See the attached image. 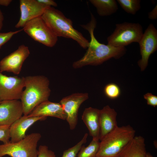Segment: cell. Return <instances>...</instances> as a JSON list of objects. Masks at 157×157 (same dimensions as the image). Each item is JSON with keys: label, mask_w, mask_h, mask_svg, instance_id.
Masks as SVG:
<instances>
[{"label": "cell", "mask_w": 157, "mask_h": 157, "mask_svg": "<svg viewBox=\"0 0 157 157\" xmlns=\"http://www.w3.org/2000/svg\"><path fill=\"white\" fill-rule=\"evenodd\" d=\"M97 22L91 13V20L87 24L81 26L89 33L90 40L84 56L74 62L73 67L77 69L88 65H97L112 58L118 59L122 56L126 51L125 47H116L99 42L94 34Z\"/></svg>", "instance_id": "1"}, {"label": "cell", "mask_w": 157, "mask_h": 157, "mask_svg": "<svg viewBox=\"0 0 157 157\" xmlns=\"http://www.w3.org/2000/svg\"><path fill=\"white\" fill-rule=\"evenodd\" d=\"M24 78L25 89L20 99L24 115H27L40 104L48 100L51 90L49 80L45 76H29Z\"/></svg>", "instance_id": "2"}, {"label": "cell", "mask_w": 157, "mask_h": 157, "mask_svg": "<svg viewBox=\"0 0 157 157\" xmlns=\"http://www.w3.org/2000/svg\"><path fill=\"white\" fill-rule=\"evenodd\" d=\"M42 17L57 37L72 39L84 49L88 48L89 42L80 32L74 28L72 22L60 11L53 7L46 9Z\"/></svg>", "instance_id": "3"}, {"label": "cell", "mask_w": 157, "mask_h": 157, "mask_svg": "<svg viewBox=\"0 0 157 157\" xmlns=\"http://www.w3.org/2000/svg\"><path fill=\"white\" fill-rule=\"evenodd\" d=\"M129 125L117 127L100 140L96 157H115L135 136Z\"/></svg>", "instance_id": "4"}, {"label": "cell", "mask_w": 157, "mask_h": 157, "mask_svg": "<svg viewBox=\"0 0 157 157\" xmlns=\"http://www.w3.org/2000/svg\"><path fill=\"white\" fill-rule=\"evenodd\" d=\"M41 138L40 133H33L18 142L0 144V157H37L38 144Z\"/></svg>", "instance_id": "5"}, {"label": "cell", "mask_w": 157, "mask_h": 157, "mask_svg": "<svg viewBox=\"0 0 157 157\" xmlns=\"http://www.w3.org/2000/svg\"><path fill=\"white\" fill-rule=\"evenodd\" d=\"M143 28L138 23L124 22L116 24L113 33L108 37V44L116 47H125L133 42L140 41Z\"/></svg>", "instance_id": "6"}, {"label": "cell", "mask_w": 157, "mask_h": 157, "mask_svg": "<svg viewBox=\"0 0 157 157\" xmlns=\"http://www.w3.org/2000/svg\"><path fill=\"white\" fill-rule=\"evenodd\" d=\"M22 29L34 40L48 47H53L58 41V37L51 30L41 16L27 22Z\"/></svg>", "instance_id": "7"}, {"label": "cell", "mask_w": 157, "mask_h": 157, "mask_svg": "<svg viewBox=\"0 0 157 157\" xmlns=\"http://www.w3.org/2000/svg\"><path fill=\"white\" fill-rule=\"evenodd\" d=\"M138 44L141 58L138 64L143 71L148 65L150 56L157 50V30L153 24L148 26Z\"/></svg>", "instance_id": "8"}, {"label": "cell", "mask_w": 157, "mask_h": 157, "mask_svg": "<svg viewBox=\"0 0 157 157\" xmlns=\"http://www.w3.org/2000/svg\"><path fill=\"white\" fill-rule=\"evenodd\" d=\"M89 98L87 93H75L62 98L59 103L66 115L70 129H74L77 125L78 112L81 104Z\"/></svg>", "instance_id": "9"}, {"label": "cell", "mask_w": 157, "mask_h": 157, "mask_svg": "<svg viewBox=\"0 0 157 157\" xmlns=\"http://www.w3.org/2000/svg\"><path fill=\"white\" fill-rule=\"evenodd\" d=\"M25 78L8 76L0 72V99L19 100L24 87Z\"/></svg>", "instance_id": "10"}, {"label": "cell", "mask_w": 157, "mask_h": 157, "mask_svg": "<svg viewBox=\"0 0 157 157\" xmlns=\"http://www.w3.org/2000/svg\"><path fill=\"white\" fill-rule=\"evenodd\" d=\"M28 47L24 44L5 56L0 61V72H11L18 75L20 72L23 63L29 56Z\"/></svg>", "instance_id": "11"}, {"label": "cell", "mask_w": 157, "mask_h": 157, "mask_svg": "<svg viewBox=\"0 0 157 157\" xmlns=\"http://www.w3.org/2000/svg\"><path fill=\"white\" fill-rule=\"evenodd\" d=\"M19 7L21 15L15 26L16 28L23 27L29 21L42 16L47 6L37 0H20Z\"/></svg>", "instance_id": "12"}, {"label": "cell", "mask_w": 157, "mask_h": 157, "mask_svg": "<svg viewBox=\"0 0 157 157\" xmlns=\"http://www.w3.org/2000/svg\"><path fill=\"white\" fill-rule=\"evenodd\" d=\"M23 114L22 103L19 100L1 101L0 126H10Z\"/></svg>", "instance_id": "13"}, {"label": "cell", "mask_w": 157, "mask_h": 157, "mask_svg": "<svg viewBox=\"0 0 157 157\" xmlns=\"http://www.w3.org/2000/svg\"><path fill=\"white\" fill-rule=\"evenodd\" d=\"M47 118L43 116L28 117L23 115L16 120L9 128L10 142L14 143L23 139L26 136L27 129L36 122Z\"/></svg>", "instance_id": "14"}, {"label": "cell", "mask_w": 157, "mask_h": 157, "mask_svg": "<svg viewBox=\"0 0 157 157\" xmlns=\"http://www.w3.org/2000/svg\"><path fill=\"white\" fill-rule=\"evenodd\" d=\"M117 115L115 110L108 105L105 106L100 110V140L118 126Z\"/></svg>", "instance_id": "15"}, {"label": "cell", "mask_w": 157, "mask_h": 157, "mask_svg": "<svg viewBox=\"0 0 157 157\" xmlns=\"http://www.w3.org/2000/svg\"><path fill=\"white\" fill-rule=\"evenodd\" d=\"M28 117L50 116L62 120H66V115L60 103L50 101H44L36 106L27 115Z\"/></svg>", "instance_id": "16"}, {"label": "cell", "mask_w": 157, "mask_h": 157, "mask_svg": "<svg viewBox=\"0 0 157 157\" xmlns=\"http://www.w3.org/2000/svg\"><path fill=\"white\" fill-rule=\"evenodd\" d=\"M100 110L92 107L85 108L82 116V119L88 130L92 139L99 140Z\"/></svg>", "instance_id": "17"}, {"label": "cell", "mask_w": 157, "mask_h": 157, "mask_svg": "<svg viewBox=\"0 0 157 157\" xmlns=\"http://www.w3.org/2000/svg\"><path fill=\"white\" fill-rule=\"evenodd\" d=\"M145 139L135 136L115 157H146Z\"/></svg>", "instance_id": "18"}, {"label": "cell", "mask_w": 157, "mask_h": 157, "mask_svg": "<svg viewBox=\"0 0 157 157\" xmlns=\"http://www.w3.org/2000/svg\"><path fill=\"white\" fill-rule=\"evenodd\" d=\"M89 1L96 8L97 13L101 16L110 15L118 9L117 1L115 0H90Z\"/></svg>", "instance_id": "19"}, {"label": "cell", "mask_w": 157, "mask_h": 157, "mask_svg": "<svg viewBox=\"0 0 157 157\" xmlns=\"http://www.w3.org/2000/svg\"><path fill=\"white\" fill-rule=\"evenodd\" d=\"M99 140L92 139L89 144L86 147L83 145L77 157H96L99 147Z\"/></svg>", "instance_id": "20"}, {"label": "cell", "mask_w": 157, "mask_h": 157, "mask_svg": "<svg viewBox=\"0 0 157 157\" xmlns=\"http://www.w3.org/2000/svg\"><path fill=\"white\" fill-rule=\"evenodd\" d=\"M120 6L127 13L135 15L140 9V0H117Z\"/></svg>", "instance_id": "21"}, {"label": "cell", "mask_w": 157, "mask_h": 157, "mask_svg": "<svg viewBox=\"0 0 157 157\" xmlns=\"http://www.w3.org/2000/svg\"><path fill=\"white\" fill-rule=\"evenodd\" d=\"M88 136L85 133L81 140L73 147L65 150L62 157H76L83 144L86 142Z\"/></svg>", "instance_id": "22"}, {"label": "cell", "mask_w": 157, "mask_h": 157, "mask_svg": "<svg viewBox=\"0 0 157 157\" xmlns=\"http://www.w3.org/2000/svg\"><path fill=\"white\" fill-rule=\"evenodd\" d=\"M104 92L107 97L111 99H115L118 97L121 94L119 87L114 83H110L105 87Z\"/></svg>", "instance_id": "23"}, {"label": "cell", "mask_w": 157, "mask_h": 157, "mask_svg": "<svg viewBox=\"0 0 157 157\" xmlns=\"http://www.w3.org/2000/svg\"><path fill=\"white\" fill-rule=\"evenodd\" d=\"M37 157H56L55 153L45 145H40L38 149Z\"/></svg>", "instance_id": "24"}, {"label": "cell", "mask_w": 157, "mask_h": 157, "mask_svg": "<svg viewBox=\"0 0 157 157\" xmlns=\"http://www.w3.org/2000/svg\"><path fill=\"white\" fill-rule=\"evenodd\" d=\"M22 30L23 29L6 33L0 32V49L3 45L10 40L14 35Z\"/></svg>", "instance_id": "25"}, {"label": "cell", "mask_w": 157, "mask_h": 157, "mask_svg": "<svg viewBox=\"0 0 157 157\" xmlns=\"http://www.w3.org/2000/svg\"><path fill=\"white\" fill-rule=\"evenodd\" d=\"M9 126H0V141L6 143L9 142L10 136Z\"/></svg>", "instance_id": "26"}, {"label": "cell", "mask_w": 157, "mask_h": 157, "mask_svg": "<svg viewBox=\"0 0 157 157\" xmlns=\"http://www.w3.org/2000/svg\"><path fill=\"white\" fill-rule=\"evenodd\" d=\"M148 105L155 107L157 106V96L151 93H147L144 95Z\"/></svg>", "instance_id": "27"}, {"label": "cell", "mask_w": 157, "mask_h": 157, "mask_svg": "<svg viewBox=\"0 0 157 157\" xmlns=\"http://www.w3.org/2000/svg\"><path fill=\"white\" fill-rule=\"evenodd\" d=\"M39 2L41 3L48 7H54L57 6V3L52 0H37Z\"/></svg>", "instance_id": "28"}, {"label": "cell", "mask_w": 157, "mask_h": 157, "mask_svg": "<svg viewBox=\"0 0 157 157\" xmlns=\"http://www.w3.org/2000/svg\"><path fill=\"white\" fill-rule=\"evenodd\" d=\"M148 18L151 20H154L157 18V5L148 13Z\"/></svg>", "instance_id": "29"}, {"label": "cell", "mask_w": 157, "mask_h": 157, "mask_svg": "<svg viewBox=\"0 0 157 157\" xmlns=\"http://www.w3.org/2000/svg\"><path fill=\"white\" fill-rule=\"evenodd\" d=\"M12 0H0V5L7 6L12 2Z\"/></svg>", "instance_id": "30"}, {"label": "cell", "mask_w": 157, "mask_h": 157, "mask_svg": "<svg viewBox=\"0 0 157 157\" xmlns=\"http://www.w3.org/2000/svg\"><path fill=\"white\" fill-rule=\"evenodd\" d=\"M4 18L3 14L0 9V31L1 30L3 27Z\"/></svg>", "instance_id": "31"}, {"label": "cell", "mask_w": 157, "mask_h": 157, "mask_svg": "<svg viewBox=\"0 0 157 157\" xmlns=\"http://www.w3.org/2000/svg\"><path fill=\"white\" fill-rule=\"evenodd\" d=\"M146 157H154L150 153H147Z\"/></svg>", "instance_id": "32"}, {"label": "cell", "mask_w": 157, "mask_h": 157, "mask_svg": "<svg viewBox=\"0 0 157 157\" xmlns=\"http://www.w3.org/2000/svg\"><path fill=\"white\" fill-rule=\"evenodd\" d=\"M1 100L0 99V103L1 102Z\"/></svg>", "instance_id": "33"}]
</instances>
